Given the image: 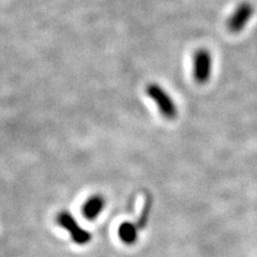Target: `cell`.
<instances>
[{
	"instance_id": "6da1fadb",
	"label": "cell",
	"mask_w": 257,
	"mask_h": 257,
	"mask_svg": "<svg viewBox=\"0 0 257 257\" xmlns=\"http://www.w3.org/2000/svg\"><path fill=\"white\" fill-rule=\"evenodd\" d=\"M146 93L155 102L160 114L164 118L173 120L178 115V108H177L174 99L162 86L151 83L146 88Z\"/></svg>"
},
{
	"instance_id": "7a4b0ae2",
	"label": "cell",
	"mask_w": 257,
	"mask_h": 257,
	"mask_svg": "<svg viewBox=\"0 0 257 257\" xmlns=\"http://www.w3.org/2000/svg\"><path fill=\"white\" fill-rule=\"evenodd\" d=\"M56 221H57L59 226L69 232L72 241L77 245H86L91 241L92 236L90 232L80 226L74 219V216L69 211L59 212L57 214V218H56Z\"/></svg>"
},
{
	"instance_id": "3957f363",
	"label": "cell",
	"mask_w": 257,
	"mask_h": 257,
	"mask_svg": "<svg viewBox=\"0 0 257 257\" xmlns=\"http://www.w3.org/2000/svg\"><path fill=\"white\" fill-rule=\"evenodd\" d=\"M212 73V57L209 51L199 48L193 57V76L198 84L209 82Z\"/></svg>"
},
{
	"instance_id": "277c9868",
	"label": "cell",
	"mask_w": 257,
	"mask_h": 257,
	"mask_svg": "<svg viewBox=\"0 0 257 257\" xmlns=\"http://www.w3.org/2000/svg\"><path fill=\"white\" fill-rule=\"evenodd\" d=\"M253 14L254 7L250 3L240 4L227 21L228 30L232 34H238V32L242 31L246 24L251 21Z\"/></svg>"
},
{
	"instance_id": "5b68a950",
	"label": "cell",
	"mask_w": 257,
	"mask_h": 257,
	"mask_svg": "<svg viewBox=\"0 0 257 257\" xmlns=\"http://www.w3.org/2000/svg\"><path fill=\"white\" fill-rule=\"evenodd\" d=\"M105 207V199L101 195H93L83 206V215L87 220H95Z\"/></svg>"
},
{
	"instance_id": "8992f818",
	"label": "cell",
	"mask_w": 257,
	"mask_h": 257,
	"mask_svg": "<svg viewBox=\"0 0 257 257\" xmlns=\"http://www.w3.org/2000/svg\"><path fill=\"white\" fill-rule=\"evenodd\" d=\"M140 227L133 222H123L118 227V237L124 244L133 245L139 239Z\"/></svg>"
},
{
	"instance_id": "52a82bcc",
	"label": "cell",
	"mask_w": 257,
	"mask_h": 257,
	"mask_svg": "<svg viewBox=\"0 0 257 257\" xmlns=\"http://www.w3.org/2000/svg\"><path fill=\"white\" fill-rule=\"evenodd\" d=\"M151 206H152V197L151 195H147V197L145 198V203H144V207H143V210L142 213L139 218L138 221V226L140 227V229H143L147 226V223L149 220V216H150V211H151Z\"/></svg>"
}]
</instances>
